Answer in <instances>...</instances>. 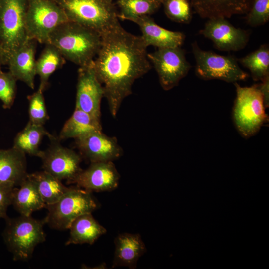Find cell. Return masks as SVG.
<instances>
[{"label": "cell", "instance_id": "ac0fdd59", "mask_svg": "<svg viewBox=\"0 0 269 269\" xmlns=\"http://www.w3.org/2000/svg\"><path fill=\"white\" fill-rule=\"evenodd\" d=\"M130 21L137 24L142 32V37L147 46L158 48L180 47L185 36L181 32L172 31L157 25L150 16H143Z\"/></svg>", "mask_w": 269, "mask_h": 269}, {"label": "cell", "instance_id": "d6a6232c", "mask_svg": "<svg viewBox=\"0 0 269 269\" xmlns=\"http://www.w3.org/2000/svg\"><path fill=\"white\" fill-rule=\"evenodd\" d=\"M15 189L14 186L0 185V219H5L8 217L7 211L12 205Z\"/></svg>", "mask_w": 269, "mask_h": 269}, {"label": "cell", "instance_id": "3957f363", "mask_svg": "<svg viewBox=\"0 0 269 269\" xmlns=\"http://www.w3.org/2000/svg\"><path fill=\"white\" fill-rule=\"evenodd\" d=\"M64 11L68 19L93 29L101 35L119 22L113 2L104 0H52Z\"/></svg>", "mask_w": 269, "mask_h": 269}, {"label": "cell", "instance_id": "ffe728a7", "mask_svg": "<svg viewBox=\"0 0 269 269\" xmlns=\"http://www.w3.org/2000/svg\"><path fill=\"white\" fill-rule=\"evenodd\" d=\"M115 251L112 267L135 268L139 258L146 252V247L138 234H119L115 240Z\"/></svg>", "mask_w": 269, "mask_h": 269}, {"label": "cell", "instance_id": "e0dca14e", "mask_svg": "<svg viewBox=\"0 0 269 269\" xmlns=\"http://www.w3.org/2000/svg\"><path fill=\"white\" fill-rule=\"evenodd\" d=\"M194 11L201 18H230L246 14L254 0H189Z\"/></svg>", "mask_w": 269, "mask_h": 269}, {"label": "cell", "instance_id": "8fae6325", "mask_svg": "<svg viewBox=\"0 0 269 269\" xmlns=\"http://www.w3.org/2000/svg\"><path fill=\"white\" fill-rule=\"evenodd\" d=\"M51 143L46 150L40 151L38 157L44 171L68 184L82 170L81 156L72 149L61 145L54 136L49 138Z\"/></svg>", "mask_w": 269, "mask_h": 269}, {"label": "cell", "instance_id": "484cf974", "mask_svg": "<svg viewBox=\"0 0 269 269\" xmlns=\"http://www.w3.org/2000/svg\"><path fill=\"white\" fill-rule=\"evenodd\" d=\"M35 183L45 204L49 205L57 201L69 189L62 181L43 170L28 174Z\"/></svg>", "mask_w": 269, "mask_h": 269}, {"label": "cell", "instance_id": "8992f818", "mask_svg": "<svg viewBox=\"0 0 269 269\" xmlns=\"http://www.w3.org/2000/svg\"><path fill=\"white\" fill-rule=\"evenodd\" d=\"M45 208L48 211L46 224L52 229L65 230L78 216L97 209L98 203L92 192L76 186L70 187L57 201Z\"/></svg>", "mask_w": 269, "mask_h": 269}, {"label": "cell", "instance_id": "7402d4cb", "mask_svg": "<svg viewBox=\"0 0 269 269\" xmlns=\"http://www.w3.org/2000/svg\"><path fill=\"white\" fill-rule=\"evenodd\" d=\"M102 130L100 119L75 108L71 116L63 125L58 139H76Z\"/></svg>", "mask_w": 269, "mask_h": 269}, {"label": "cell", "instance_id": "2e32d148", "mask_svg": "<svg viewBox=\"0 0 269 269\" xmlns=\"http://www.w3.org/2000/svg\"><path fill=\"white\" fill-rule=\"evenodd\" d=\"M37 41L28 39L9 58V72L16 79L33 89L36 75L35 53Z\"/></svg>", "mask_w": 269, "mask_h": 269}, {"label": "cell", "instance_id": "4fadbf2b", "mask_svg": "<svg viewBox=\"0 0 269 269\" xmlns=\"http://www.w3.org/2000/svg\"><path fill=\"white\" fill-rule=\"evenodd\" d=\"M92 63L79 68L75 108L100 119L101 102L104 91L95 74Z\"/></svg>", "mask_w": 269, "mask_h": 269}, {"label": "cell", "instance_id": "7c38bea8", "mask_svg": "<svg viewBox=\"0 0 269 269\" xmlns=\"http://www.w3.org/2000/svg\"><path fill=\"white\" fill-rule=\"evenodd\" d=\"M200 33L210 39L217 49L224 51L243 49L250 35L248 31L235 27L223 17L208 19Z\"/></svg>", "mask_w": 269, "mask_h": 269}, {"label": "cell", "instance_id": "277c9868", "mask_svg": "<svg viewBox=\"0 0 269 269\" xmlns=\"http://www.w3.org/2000/svg\"><path fill=\"white\" fill-rule=\"evenodd\" d=\"M6 226L2 233L4 243L12 254L14 261L29 260L35 248L46 240L43 227L45 218H33L31 215H21L6 218Z\"/></svg>", "mask_w": 269, "mask_h": 269}, {"label": "cell", "instance_id": "30bf717a", "mask_svg": "<svg viewBox=\"0 0 269 269\" xmlns=\"http://www.w3.org/2000/svg\"><path fill=\"white\" fill-rule=\"evenodd\" d=\"M147 57L157 73L161 87L166 91L177 86L191 68L185 51L180 47L158 48L147 53Z\"/></svg>", "mask_w": 269, "mask_h": 269}, {"label": "cell", "instance_id": "4dcf8cb0", "mask_svg": "<svg viewBox=\"0 0 269 269\" xmlns=\"http://www.w3.org/2000/svg\"><path fill=\"white\" fill-rule=\"evenodd\" d=\"M16 81L10 72L0 71V100L5 109L10 108L13 104L16 95Z\"/></svg>", "mask_w": 269, "mask_h": 269}, {"label": "cell", "instance_id": "d6986e66", "mask_svg": "<svg viewBox=\"0 0 269 269\" xmlns=\"http://www.w3.org/2000/svg\"><path fill=\"white\" fill-rule=\"evenodd\" d=\"M28 174L24 152L13 147L0 149V185L19 186Z\"/></svg>", "mask_w": 269, "mask_h": 269}, {"label": "cell", "instance_id": "603a6c76", "mask_svg": "<svg viewBox=\"0 0 269 269\" xmlns=\"http://www.w3.org/2000/svg\"><path fill=\"white\" fill-rule=\"evenodd\" d=\"M12 205L20 215L24 216H30L33 212L45 208L46 204L28 174L19 187H15Z\"/></svg>", "mask_w": 269, "mask_h": 269}, {"label": "cell", "instance_id": "6da1fadb", "mask_svg": "<svg viewBox=\"0 0 269 269\" xmlns=\"http://www.w3.org/2000/svg\"><path fill=\"white\" fill-rule=\"evenodd\" d=\"M101 39L92 66L115 118L123 100L132 94L135 80L147 73L151 65L142 36L127 32L120 23L102 34Z\"/></svg>", "mask_w": 269, "mask_h": 269}, {"label": "cell", "instance_id": "8d00e7d4", "mask_svg": "<svg viewBox=\"0 0 269 269\" xmlns=\"http://www.w3.org/2000/svg\"><path fill=\"white\" fill-rule=\"evenodd\" d=\"M1 65H2V64H1V62H0V71H1L0 66H1Z\"/></svg>", "mask_w": 269, "mask_h": 269}, {"label": "cell", "instance_id": "ba28073f", "mask_svg": "<svg viewBox=\"0 0 269 269\" xmlns=\"http://www.w3.org/2000/svg\"><path fill=\"white\" fill-rule=\"evenodd\" d=\"M63 10L52 0H28L25 17L27 38L45 44L50 34L68 21Z\"/></svg>", "mask_w": 269, "mask_h": 269}, {"label": "cell", "instance_id": "5b68a950", "mask_svg": "<svg viewBox=\"0 0 269 269\" xmlns=\"http://www.w3.org/2000/svg\"><path fill=\"white\" fill-rule=\"evenodd\" d=\"M28 0H0V52L2 65L28 39L25 17Z\"/></svg>", "mask_w": 269, "mask_h": 269}, {"label": "cell", "instance_id": "836d02e7", "mask_svg": "<svg viewBox=\"0 0 269 269\" xmlns=\"http://www.w3.org/2000/svg\"><path fill=\"white\" fill-rule=\"evenodd\" d=\"M261 82L258 86L264 98L265 106L268 107L269 104V76L266 77Z\"/></svg>", "mask_w": 269, "mask_h": 269}, {"label": "cell", "instance_id": "f546056e", "mask_svg": "<svg viewBox=\"0 0 269 269\" xmlns=\"http://www.w3.org/2000/svg\"><path fill=\"white\" fill-rule=\"evenodd\" d=\"M29 101V121L43 125L49 119L43 96V91L38 90L27 97Z\"/></svg>", "mask_w": 269, "mask_h": 269}, {"label": "cell", "instance_id": "9a60e30c", "mask_svg": "<svg viewBox=\"0 0 269 269\" xmlns=\"http://www.w3.org/2000/svg\"><path fill=\"white\" fill-rule=\"evenodd\" d=\"M119 179L120 175L113 161L98 162L91 163L69 184H75L76 186L91 192H102L116 188Z\"/></svg>", "mask_w": 269, "mask_h": 269}, {"label": "cell", "instance_id": "d590c367", "mask_svg": "<svg viewBox=\"0 0 269 269\" xmlns=\"http://www.w3.org/2000/svg\"><path fill=\"white\" fill-rule=\"evenodd\" d=\"M104 0L109 1V2H113V0Z\"/></svg>", "mask_w": 269, "mask_h": 269}, {"label": "cell", "instance_id": "52a82bcc", "mask_svg": "<svg viewBox=\"0 0 269 269\" xmlns=\"http://www.w3.org/2000/svg\"><path fill=\"white\" fill-rule=\"evenodd\" d=\"M233 119L240 134L246 138L255 134L268 120L264 101L258 84L241 87L237 82Z\"/></svg>", "mask_w": 269, "mask_h": 269}, {"label": "cell", "instance_id": "5bb4252c", "mask_svg": "<svg viewBox=\"0 0 269 269\" xmlns=\"http://www.w3.org/2000/svg\"><path fill=\"white\" fill-rule=\"evenodd\" d=\"M81 155L90 163L113 161L123 154V149L115 137L102 131L94 132L75 139Z\"/></svg>", "mask_w": 269, "mask_h": 269}, {"label": "cell", "instance_id": "4316f807", "mask_svg": "<svg viewBox=\"0 0 269 269\" xmlns=\"http://www.w3.org/2000/svg\"><path fill=\"white\" fill-rule=\"evenodd\" d=\"M238 61L249 69L254 81H262L269 76V48L267 44L262 45Z\"/></svg>", "mask_w": 269, "mask_h": 269}, {"label": "cell", "instance_id": "1f68e13d", "mask_svg": "<svg viewBox=\"0 0 269 269\" xmlns=\"http://www.w3.org/2000/svg\"><path fill=\"white\" fill-rule=\"evenodd\" d=\"M269 20V0H254L246 14V21L252 27L265 24Z\"/></svg>", "mask_w": 269, "mask_h": 269}, {"label": "cell", "instance_id": "7a4b0ae2", "mask_svg": "<svg viewBox=\"0 0 269 269\" xmlns=\"http://www.w3.org/2000/svg\"><path fill=\"white\" fill-rule=\"evenodd\" d=\"M101 41L98 32L68 21L53 30L47 43L55 46L65 59L81 67L92 63Z\"/></svg>", "mask_w": 269, "mask_h": 269}, {"label": "cell", "instance_id": "f1b7e54d", "mask_svg": "<svg viewBox=\"0 0 269 269\" xmlns=\"http://www.w3.org/2000/svg\"><path fill=\"white\" fill-rule=\"evenodd\" d=\"M164 12L171 20L188 23L192 18V7L189 0H163Z\"/></svg>", "mask_w": 269, "mask_h": 269}, {"label": "cell", "instance_id": "d4e9b609", "mask_svg": "<svg viewBox=\"0 0 269 269\" xmlns=\"http://www.w3.org/2000/svg\"><path fill=\"white\" fill-rule=\"evenodd\" d=\"M38 59L36 62V75L40 77L39 88L43 92L48 83L50 76L65 63L66 59L58 49L52 44L45 43Z\"/></svg>", "mask_w": 269, "mask_h": 269}, {"label": "cell", "instance_id": "e575fe53", "mask_svg": "<svg viewBox=\"0 0 269 269\" xmlns=\"http://www.w3.org/2000/svg\"><path fill=\"white\" fill-rule=\"evenodd\" d=\"M159 7L162 4L163 0H152Z\"/></svg>", "mask_w": 269, "mask_h": 269}, {"label": "cell", "instance_id": "44dd1931", "mask_svg": "<svg viewBox=\"0 0 269 269\" xmlns=\"http://www.w3.org/2000/svg\"><path fill=\"white\" fill-rule=\"evenodd\" d=\"M68 229L69 237L65 245L85 243L91 245L106 232V229L94 218L92 213L78 216L72 222Z\"/></svg>", "mask_w": 269, "mask_h": 269}, {"label": "cell", "instance_id": "74e56055", "mask_svg": "<svg viewBox=\"0 0 269 269\" xmlns=\"http://www.w3.org/2000/svg\"><path fill=\"white\" fill-rule=\"evenodd\" d=\"M0 61L1 62V61H0Z\"/></svg>", "mask_w": 269, "mask_h": 269}, {"label": "cell", "instance_id": "cb8c5ba5", "mask_svg": "<svg viewBox=\"0 0 269 269\" xmlns=\"http://www.w3.org/2000/svg\"><path fill=\"white\" fill-rule=\"evenodd\" d=\"M46 135L49 138L52 136L47 132L43 125L35 124L29 121L25 128L15 136L13 147L25 154L38 157L41 151L39 145Z\"/></svg>", "mask_w": 269, "mask_h": 269}, {"label": "cell", "instance_id": "83f0119b", "mask_svg": "<svg viewBox=\"0 0 269 269\" xmlns=\"http://www.w3.org/2000/svg\"><path fill=\"white\" fill-rule=\"evenodd\" d=\"M116 4L120 9L118 18L123 20L150 16L160 7L152 0H117Z\"/></svg>", "mask_w": 269, "mask_h": 269}, {"label": "cell", "instance_id": "9c48e42d", "mask_svg": "<svg viewBox=\"0 0 269 269\" xmlns=\"http://www.w3.org/2000/svg\"><path fill=\"white\" fill-rule=\"evenodd\" d=\"M196 61L195 73L203 80L218 79L229 83L245 80L249 75L239 66L237 60L232 56L220 55L201 49L197 43L192 44Z\"/></svg>", "mask_w": 269, "mask_h": 269}]
</instances>
